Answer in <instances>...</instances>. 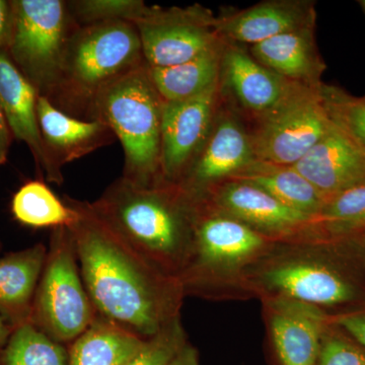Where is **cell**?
I'll use <instances>...</instances> for the list:
<instances>
[{
  "label": "cell",
  "instance_id": "cell-1",
  "mask_svg": "<svg viewBox=\"0 0 365 365\" xmlns=\"http://www.w3.org/2000/svg\"><path fill=\"white\" fill-rule=\"evenodd\" d=\"M63 200L78 212L68 228L97 313L143 339L176 318L177 283L127 244L91 202L68 196Z\"/></svg>",
  "mask_w": 365,
  "mask_h": 365
},
{
  "label": "cell",
  "instance_id": "cell-2",
  "mask_svg": "<svg viewBox=\"0 0 365 365\" xmlns=\"http://www.w3.org/2000/svg\"><path fill=\"white\" fill-rule=\"evenodd\" d=\"M91 203L127 244L165 275L172 278L170 271L186 266L195 207L177 185L146 188L121 177Z\"/></svg>",
  "mask_w": 365,
  "mask_h": 365
},
{
  "label": "cell",
  "instance_id": "cell-3",
  "mask_svg": "<svg viewBox=\"0 0 365 365\" xmlns=\"http://www.w3.org/2000/svg\"><path fill=\"white\" fill-rule=\"evenodd\" d=\"M145 63L138 31L131 21L78 26L67 42L58 81L47 98L72 117L93 120L101 91Z\"/></svg>",
  "mask_w": 365,
  "mask_h": 365
},
{
  "label": "cell",
  "instance_id": "cell-4",
  "mask_svg": "<svg viewBox=\"0 0 365 365\" xmlns=\"http://www.w3.org/2000/svg\"><path fill=\"white\" fill-rule=\"evenodd\" d=\"M163 103L145 63L106 86L93 105V120L107 125L123 146L122 178L137 186L165 184L160 172Z\"/></svg>",
  "mask_w": 365,
  "mask_h": 365
},
{
  "label": "cell",
  "instance_id": "cell-5",
  "mask_svg": "<svg viewBox=\"0 0 365 365\" xmlns=\"http://www.w3.org/2000/svg\"><path fill=\"white\" fill-rule=\"evenodd\" d=\"M79 269L68 227L52 230L34 299L31 325L62 345H71L97 318Z\"/></svg>",
  "mask_w": 365,
  "mask_h": 365
},
{
  "label": "cell",
  "instance_id": "cell-6",
  "mask_svg": "<svg viewBox=\"0 0 365 365\" xmlns=\"http://www.w3.org/2000/svg\"><path fill=\"white\" fill-rule=\"evenodd\" d=\"M13 26L6 53L40 96L58 81L67 42L76 24L67 1L14 0Z\"/></svg>",
  "mask_w": 365,
  "mask_h": 365
},
{
  "label": "cell",
  "instance_id": "cell-7",
  "mask_svg": "<svg viewBox=\"0 0 365 365\" xmlns=\"http://www.w3.org/2000/svg\"><path fill=\"white\" fill-rule=\"evenodd\" d=\"M322 86H295L274 109L258 118V126L250 134L257 160L294 165L323 138L333 121Z\"/></svg>",
  "mask_w": 365,
  "mask_h": 365
},
{
  "label": "cell",
  "instance_id": "cell-8",
  "mask_svg": "<svg viewBox=\"0 0 365 365\" xmlns=\"http://www.w3.org/2000/svg\"><path fill=\"white\" fill-rule=\"evenodd\" d=\"M216 18L200 6L180 9L146 7L133 21L144 59L150 67L184 63L222 42L215 26Z\"/></svg>",
  "mask_w": 365,
  "mask_h": 365
},
{
  "label": "cell",
  "instance_id": "cell-9",
  "mask_svg": "<svg viewBox=\"0 0 365 365\" xmlns=\"http://www.w3.org/2000/svg\"><path fill=\"white\" fill-rule=\"evenodd\" d=\"M354 262H292L265 273L283 297L316 307L365 304V272Z\"/></svg>",
  "mask_w": 365,
  "mask_h": 365
},
{
  "label": "cell",
  "instance_id": "cell-10",
  "mask_svg": "<svg viewBox=\"0 0 365 365\" xmlns=\"http://www.w3.org/2000/svg\"><path fill=\"white\" fill-rule=\"evenodd\" d=\"M220 90V81L195 97L163 103L160 172L165 184L180 182L202 146L217 113Z\"/></svg>",
  "mask_w": 365,
  "mask_h": 365
},
{
  "label": "cell",
  "instance_id": "cell-11",
  "mask_svg": "<svg viewBox=\"0 0 365 365\" xmlns=\"http://www.w3.org/2000/svg\"><path fill=\"white\" fill-rule=\"evenodd\" d=\"M256 160L251 136L234 117L216 113L205 141L177 186L192 199Z\"/></svg>",
  "mask_w": 365,
  "mask_h": 365
},
{
  "label": "cell",
  "instance_id": "cell-12",
  "mask_svg": "<svg viewBox=\"0 0 365 365\" xmlns=\"http://www.w3.org/2000/svg\"><path fill=\"white\" fill-rule=\"evenodd\" d=\"M261 235L246 223L196 211L194 215L191 265L182 280L193 285L212 269L248 258L263 246Z\"/></svg>",
  "mask_w": 365,
  "mask_h": 365
},
{
  "label": "cell",
  "instance_id": "cell-13",
  "mask_svg": "<svg viewBox=\"0 0 365 365\" xmlns=\"http://www.w3.org/2000/svg\"><path fill=\"white\" fill-rule=\"evenodd\" d=\"M38 121L46 153L51 165L53 182H64L62 168L116 140L107 125L83 120L60 111L44 96L37 102Z\"/></svg>",
  "mask_w": 365,
  "mask_h": 365
},
{
  "label": "cell",
  "instance_id": "cell-14",
  "mask_svg": "<svg viewBox=\"0 0 365 365\" xmlns=\"http://www.w3.org/2000/svg\"><path fill=\"white\" fill-rule=\"evenodd\" d=\"M292 167L328 199L365 182V148L333 123Z\"/></svg>",
  "mask_w": 365,
  "mask_h": 365
},
{
  "label": "cell",
  "instance_id": "cell-15",
  "mask_svg": "<svg viewBox=\"0 0 365 365\" xmlns=\"http://www.w3.org/2000/svg\"><path fill=\"white\" fill-rule=\"evenodd\" d=\"M314 24L316 11L312 2L273 0L216 18L215 26L222 41L253 46Z\"/></svg>",
  "mask_w": 365,
  "mask_h": 365
},
{
  "label": "cell",
  "instance_id": "cell-16",
  "mask_svg": "<svg viewBox=\"0 0 365 365\" xmlns=\"http://www.w3.org/2000/svg\"><path fill=\"white\" fill-rule=\"evenodd\" d=\"M271 332L282 365H314L331 318L321 307L283 297L271 304Z\"/></svg>",
  "mask_w": 365,
  "mask_h": 365
},
{
  "label": "cell",
  "instance_id": "cell-17",
  "mask_svg": "<svg viewBox=\"0 0 365 365\" xmlns=\"http://www.w3.org/2000/svg\"><path fill=\"white\" fill-rule=\"evenodd\" d=\"M39 93L14 66L6 52L0 51V108L14 138L26 143L32 153L41 179L53 182L49 158L46 153L37 102Z\"/></svg>",
  "mask_w": 365,
  "mask_h": 365
},
{
  "label": "cell",
  "instance_id": "cell-18",
  "mask_svg": "<svg viewBox=\"0 0 365 365\" xmlns=\"http://www.w3.org/2000/svg\"><path fill=\"white\" fill-rule=\"evenodd\" d=\"M220 81L257 119L270 112L299 85L269 71L240 46L225 41Z\"/></svg>",
  "mask_w": 365,
  "mask_h": 365
},
{
  "label": "cell",
  "instance_id": "cell-19",
  "mask_svg": "<svg viewBox=\"0 0 365 365\" xmlns=\"http://www.w3.org/2000/svg\"><path fill=\"white\" fill-rule=\"evenodd\" d=\"M46 256L43 242L0 256V316L13 330L30 324Z\"/></svg>",
  "mask_w": 365,
  "mask_h": 365
},
{
  "label": "cell",
  "instance_id": "cell-20",
  "mask_svg": "<svg viewBox=\"0 0 365 365\" xmlns=\"http://www.w3.org/2000/svg\"><path fill=\"white\" fill-rule=\"evenodd\" d=\"M251 55L274 73L307 86H322L326 66L319 56L314 26L281 34L251 47Z\"/></svg>",
  "mask_w": 365,
  "mask_h": 365
},
{
  "label": "cell",
  "instance_id": "cell-21",
  "mask_svg": "<svg viewBox=\"0 0 365 365\" xmlns=\"http://www.w3.org/2000/svg\"><path fill=\"white\" fill-rule=\"evenodd\" d=\"M213 200L225 215L263 230H287L314 220L288 207L264 190L237 180L218 190Z\"/></svg>",
  "mask_w": 365,
  "mask_h": 365
},
{
  "label": "cell",
  "instance_id": "cell-22",
  "mask_svg": "<svg viewBox=\"0 0 365 365\" xmlns=\"http://www.w3.org/2000/svg\"><path fill=\"white\" fill-rule=\"evenodd\" d=\"M230 179L250 182L288 207L312 216L314 220L327 200L292 165H277L256 158Z\"/></svg>",
  "mask_w": 365,
  "mask_h": 365
},
{
  "label": "cell",
  "instance_id": "cell-23",
  "mask_svg": "<svg viewBox=\"0 0 365 365\" xmlns=\"http://www.w3.org/2000/svg\"><path fill=\"white\" fill-rule=\"evenodd\" d=\"M143 338L98 314L68 347V365H126L143 344Z\"/></svg>",
  "mask_w": 365,
  "mask_h": 365
},
{
  "label": "cell",
  "instance_id": "cell-24",
  "mask_svg": "<svg viewBox=\"0 0 365 365\" xmlns=\"http://www.w3.org/2000/svg\"><path fill=\"white\" fill-rule=\"evenodd\" d=\"M223 41L195 58L169 67H150L151 81L163 102L195 97L220 81Z\"/></svg>",
  "mask_w": 365,
  "mask_h": 365
},
{
  "label": "cell",
  "instance_id": "cell-25",
  "mask_svg": "<svg viewBox=\"0 0 365 365\" xmlns=\"http://www.w3.org/2000/svg\"><path fill=\"white\" fill-rule=\"evenodd\" d=\"M11 210L16 222L32 228L68 227L78 220L76 209L40 179L21 185L11 199Z\"/></svg>",
  "mask_w": 365,
  "mask_h": 365
},
{
  "label": "cell",
  "instance_id": "cell-26",
  "mask_svg": "<svg viewBox=\"0 0 365 365\" xmlns=\"http://www.w3.org/2000/svg\"><path fill=\"white\" fill-rule=\"evenodd\" d=\"M316 220L334 242L359 241L365 234V182L327 199Z\"/></svg>",
  "mask_w": 365,
  "mask_h": 365
},
{
  "label": "cell",
  "instance_id": "cell-27",
  "mask_svg": "<svg viewBox=\"0 0 365 365\" xmlns=\"http://www.w3.org/2000/svg\"><path fill=\"white\" fill-rule=\"evenodd\" d=\"M0 365H68V347L26 324L14 330L0 354Z\"/></svg>",
  "mask_w": 365,
  "mask_h": 365
},
{
  "label": "cell",
  "instance_id": "cell-28",
  "mask_svg": "<svg viewBox=\"0 0 365 365\" xmlns=\"http://www.w3.org/2000/svg\"><path fill=\"white\" fill-rule=\"evenodd\" d=\"M69 13L76 26H91L108 21H135L146 6L139 0H76L67 1Z\"/></svg>",
  "mask_w": 365,
  "mask_h": 365
},
{
  "label": "cell",
  "instance_id": "cell-29",
  "mask_svg": "<svg viewBox=\"0 0 365 365\" xmlns=\"http://www.w3.org/2000/svg\"><path fill=\"white\" fill-rule=\"evenodd\" d=\"M322 95L331 120L365 148V96L353 97L336 86H322Z\"/></svg>",
  "mask_w": 365,
  "mask_h": 365
},
{
  "label": "cell",
  "instance_id": "cell-30",
  "mask_svg": "<svg viewBox=\"0 0 365 365\" xmlns=\"http://www.w3.org/2000/svg\"><path fill=\"white\" fill-rule=\"evenodd\" d=\"M187 343L186 334L176 317L157 334L144 339L140 349L126 365H169Z\"/></svg>",
  "mask_w": 365,
  "mask_h": 365
},
{
  "label": "cell",
  "instance_id": "cell-31",
  "mask_svg": "<svg viewBox=\"0 0 365 365\" xmlns=\"http://www.w3.org/2000/svg\"><path fill=\"white\" fill-rule=\"evenodd\" d=\"M314 365H365V348L331 318Z\"/></svg>",
  "mask_w": 365,
  "mask_h": 365
},
{
  "label": "cell",
  "instance_id": "cell-32",
  "mask_svg": "<svg viewBox=\"0 0 365 365\" xmlns=\"http://www.w3.org/2000/svg\"><path fill=\"white\" fill-rule=\"evenodd\" d=\"M332 321L365 348V304L347 313L338 314L332 318Z\"/></svg>",
  "mask_w": 365,
  "mask_h": 365
},
{
  "label": "cell",
  "instance_id": "cell-33",
  "mask_svg": "<svg viewBox=\"0 0 365 365\" xmlns=\"http://www.w3.org/2000/svg\"><path fill=\"white\" fill-rule=\"evenodd\" d=\"M13 26V7L11 1L0 0V51L6 52Z\"/></svg>",
  "mask_w": 365,
  "mask_h": 365
},
{
  "label": "cell",
  "instance_id": "cell-34",
  "mask_svg": "<svg viewBox=\"0 0 365 365\" xmlns=\"http://www.w3.org/2000/svg\"><path fill=\"white\" fill-rule=\"evenodd\" d=\"M14 136L0 108V167L7 162Z\"/></svg>",
  "mask_w": 365,
  "mask_h": 365
},
{
  "label": "cell",
  "instance_id": "cell-35",
  "mask_svg": "<svg viewBox=\"0 0 365 365\" xmlns=\"http://www.w3.org/2000/svg\"><path fill=\"white\" fill-rule=\"evenodd\" d=\"M169 365H200L198 351L187 343Z\"/></svg>",
  "mask_w": 365,
  "mask_h": 365
},
{
  "label": "cell",
  "instance_id": "cell-36",
  "mask_svg": "<svg viewBox=\"0 0 365 365\" xmlns=\"http://www.w3.org/2000/svg\"><path fill=\"white\" fill-rule=\"evenodd\" d=\"M13 332L14 330L11 329V327L0 316V354H1L4 348H6L7 342H9V338H11Z\"/></svg>",
  "mask_w": 365,
  "mask_h": 365
},
{
  "label": "cell",
  "instance_id": "cell-37",
  "mask_svg": "<svg viewBox=\"0 0 365 365\" xmlns=\"http://www.w3.org/2000/svg\"><path fill=\"white\" fill-rule=\"evenodd\" d=\"M359 244L360 246H361L362 250H364V254H365V234L364 237H361V239L359 240Z\"/></svg>",
  "mask_w": 365,
  "mask_h": 365
},
{
  "label": "cell",
  "instance_id": "cell-38",
  "mask_svg": "<svg viewBox=\"0 0 365 365\" xmlns=\"http://www.w3.org/2000/svg\"><path fill=\"white\" fill-rule=\"evenodd\" d=\"M359 4H360V6L362 7V9H364V11L365 14V0H360Z\"/></svg>",
  "mask_w": 365,
  "mask_h": 365
},
{
  "label": "cell",
  "instance_id": "cell-39",
  "mask_svg": "<svg viewBox=\"0 0 365 365\" xmlns=\"http://www.w3.org/2000/svg\"><path fill=\"white\" fill-rule=\"evenodd\" d=\"M2 250V242L0 241V252H1Z\"/></svg>",
  "mask_w": 365,
  "mask_h": 365
}]
</instances>
